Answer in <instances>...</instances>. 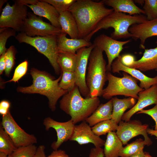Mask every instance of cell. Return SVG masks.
Returning a JSON list of instances; mask_svg holds the SVG:
<instances>
[{"label":"cell","instance_id":"cell-1","mask_svg":"<svg viewBox=\"0 0 157 157\" xmlns=\"http://www.w3.org/2000/svg\"><path fill=\"white\" fill-rule=\"evenodd\" d=\"M76 22L78 39H84L104 17L113 12L112 8H106L101 1L76 0L68 10Z\"/></svg>","mask_w":157,"mask_h":157},{"label":"cell","instance_id":"cell-2","mask_svg":"<svg viewBox=\"0 0 157 157\" xmlns=\"http://www.w3.org/2000/svg\"><path fill=\"white\" fill-rule=\"evenodd\" d=\"M30 74L33 79L32 84L27 87H19L17 88V91L24 93H37L44 95L48 99L50 108L52 111H54L59 99L68 92L59 87L62 74L58 78L54 79L46 72L34 68L31 69Z\"/></svg>","mask_w":157,"mask_h":157},{"label":"cell","instance_id":"cell-3","mask_svg":"<svg viewBox=\"0 0 157 157\" xmlns=\"http://www.w3.org/2000/svg\"><path fill=\"white\" fill-rule=\"evenodd\" d=\"M98 97L83 98L76 85L64 95L60 101V109L71 117L75 124L83 122L100 104Z\"/></svg>","mask_w":157,"mask_h":157},{"label":"cell","instance_id":"cell-4","mask_svg":"<svg viewBox=\"0 0 157 157\" xmlns=\"http://www.w3.org/2000/svg\"><path fill=\"white\" fill-rule=\"evenodd\" d=\"M147 20L146 16L142 15H131L114 11L102 19L84 39L90 42L93 36L99 30L110 28H112L114 30L111 34V37L115 40L131 37V34L129 31L130 27Z\"/></svg>","mask_w":157,"mask_h":157},{"label":"cell","instance_id":"cell-5","mask_svg":"<svg viewBox=\"0 0 157 157\" xmlns=\"http://www.w3.org/2000/svg\"><path fill=\"white\" fill-rule=\"evenodd\" d=\"M103 52L94 47L89 59L86 81L89 96L92 98L102 96L104 87L107 81L106 63Z\"/></svg>","mask_w":157,"mask_h":157},{"label":"cell","instance_id":"cell-6","mask_svg":"<svg viewBox=\"0 0 157 157\" xmlns=\"http://www.w3.org/2000/svg\"><path fill=\"white\" fill-rule=\"evenodd\" d=\"M123 76L119 77L107 72L108 83L103 90L102 96L106 99H110L117 95H124L138 99V94L144 89L137 84L138 80L128 73L123 72Z\"/></svg>","mask_w":157,"mask_h":157},{"label":"cell","instance_id":"cell-7","mask_svg":"<svg viewBox=\"0 0 157 157\" xmlns=\"http://www.w3.org/2000/svg\"><path fill=\"white\" fill-rule=\"evenodd\" d=\"M57 36L31 37L21 32L16 35L15 38L19 43H24L33 46L45 56L49 60L56 74H58L61 70L58 63L59 52Z\"/></svg>","mask_w":157,"mask_h":157},{"label":"cell","instance_id":"cell-8","mask_svg":"<svg viewBox=\"0 0 157 157\" xmlns=\"http://www.w3.org/2000/svg\"><path fill=\"white\" fill-rule=\"evenodd\" d=\"M12 6L7 3L0 16V27L9 28L21 32L28 12L27 6L15 1Z\"/></svg>","mask_w":157,"mask_h":157},{"label":"cell","instance_id":"cell-9","mask_svg":"<svg viewBox=\"0 0 157 157\" xmlns=\"http://www.w3.org/2000/svg\"><path fill=\"white\" fill-rule=\"evenodd\" d=\"M21 32L31 37L58 36L62 33L60 28L44 22L41 17L30 12L28 13Z\"/></svg>","mask_w":157,"mask_h":157},{"label":"cell","instance_id":"cell-10","mask_svg":"<svg viewBox=\"0 0 157 157\" xmlns=\"http://www.w3.org/2000/svg\"><path fill=\"white\" fill-rule=\"evenodd\" d=\"M0 124L17 147L37 143L36 137L22 129L14 120L9 110L6 115L2 116Z\"/></svg>","mask_w":157,"mask_h":157},{"label":"cell","instance_id":"cell-11","mask_svg":"<svg viewBox=\"0 0 157 157\" xmlns=\"http://www.w3.org/2000/svg\"><path fill=\"white\" fill-rule=\"evenodd\" d=\"M94 46L93 44L88 47L82 48L76 53L77 58L74 72L76 85L81 95L85 98L89 97V90L86 81V74L90 53Z\"/></svg>","mask_w":157,"mask_h":157},{"label":"cell","instance_id":"cell-12","mask_svg":"<svg viewBox=\"0 0 157 157\" xmlns=\"http://www.w3.org/2000/svg\"><path fill=\"white\" fill-rule=\"evenodd\" d=\"M131 41L130 40L123 41H118L104 34H101L95 38L93 44L94 47L104 51L107 56L108 60L106 66L107 72L111 71L112 64L120 55L123 46Z\"/></svg>","mask_w":157,"mask_h":157},{"label":"cell","instance_id":"cell-13","mask_svg":"<svg viewBox=\"0 0 157 157\" xmlns=\"http://www.w3.org/2000/svg\"><path fill=\"white\" fill-rule=\"evenodd\" d=\"M148 128V125L143 124L139 120H130L127 122L121 121L119 123L116 133L123 145L126 144L132 138L142 135L144 140L151 145L152 142L148 136L147 131Z\"/></svg>","mask_w":157,"mask_h":157},{"label":"cell","instance_id":"cell-14","mask_svg":"<svg viewBox=\"0 0 157 157\" xmlns=\"http://www.w3.org/2000/svg\"><path fill=\"white\" fill-rule=\"evenodd\" d=\"M43 124L46 130L48 131L50 128H52L56 131L57 140L53 142L51 145L53 150H57L64 142L70 140L75 125L71 119L66 122H60L50 117L45 118Z\"/></svg>","mask_w":157,"mask_h":157},{"label":"cell","instance_id":"cell-15","mask_svg":"<svg viewBox=\"0 0 157 157\" xmlns=\"http://www.w3.org/2000/svg\"><path fill=\"white\" fill-rule=\"evenodd\" d=\"M138 95L137 102L132 108L124 113L122 118L123 121L128 122L135 113L147 106L157 104V85L140 92Z\"/></svg>","mask_w":157,"mask_h":157},{"label":"cell","instance_id":"cell-16","mask_svg":"<svg viewBox=\"0 0 157 157\" xmlns=\"http://www.w3.org/2000/svg\"><path fill=\"white\" fill-rule=\"evenodd\" d=\"M69 140L75 141L80 145L92 143L95 147H101L105 142L99 136L94 134L91 126L85 121L75 125L73 134Z\"/></svg>","mask_w":157,"mask_h":157},{"label":"cell","instance_id":"cell-17","mask_svg":"<svg viewBox=\"0 0 157 157\" xmlns=\"http://www.w3.org/2000/svg\"><path fill=\"white\" fill-rule=\"evenodd\" d=\"M121 56L116 58L113 62L111 71L113 73H120V71L125 72L140 81V87L146 90L153 85H157V76L154 77L147 76L137 69L124 65L121 61Z\"/></svg>","mask_w":157,"mask_h":157},{"label":"cell","instance_id":"cell-18","mask_svg":"<svg viewBox=\"0 0 157 157\" xmlns=\"http://www.w3.org/2000/svg\"><path fill=\"white\" fill-rule=\"evenodd\" d=\"M129 31L134 40H140V47L144 49L146 40L151 37L157 36V19L133 24L130 27Z\"/></svg>","mask_w":157,"mask_h":157},{"label":"cell","instance_id":"cell-19","mask_svg":"<svg viewBox=\"0 0 157 157\" xmlns=\"http://www.w3.org/2000/svg\"><path fill=\"white\" fill-rule=\"evenodd\" d=\"M26 6L32 10L35 14L46 18L52 25L61 29L58 21L60 14L52 5L41 0L35 4Z\"/></svg>","mask_w":157,"mask_h":157},{"label":"cell","instance_id":"cell-20","mask_svg":"<svg viewBox=\"0 0 157 157\" xmlns=\"http://www.w3.org/2000/svg\"><path fill=\"white\" fill-rule=\"evenodd\" d=\"M67 34L61 33L57 36V44L59 52L76 53L79 49L88 47L93 44L84 39L69 38Z\"/></svg>","mask_w":157,"mask_h":157},{"label":"cell","instance_id":"cell-21","mask_svg":"<svg viewBox=\"0 0 157 157\" xmlns=\"http://www.w3.org/2000/svg\"><path fill=\"white\" fill-rule=\"evenodd\" d=\"M156 43L157 44V41ZM129 67L144 72L157 70V46L154 48L145 49L141 58L135 61Z\"/></svg>","mask_w":157,"mask_h":157},{"label":"cell","instance_id":"cell-22","mask_svg":"<svg viewBox=\"0 0 157 157\" xmlns=\"http://www.w3.org/2000/svg\"><path fill=\"white\" fill-rule=\"evenodd\" d=\"M104 4L111 7L115 12L127 13L131 15H145L143 10L138 7L132 0H103Z\"/></svg>","mask_w":157,"mask_h":157},{"label":"cell","instance_id":"cell-23","mask_svg":"<svg viewBox=\"0 0 157 157\" xmlns=\"http://www.w3.org/2000/svg\"><path fill=\"white\" fill-rule=\"evenodd\" d=\"M113 104L111 99L105 104H100L85 120L91 127L104 121L111 119Z\"/></svg>","mask_w":157,"mask_h":157},{"label":"cell","instance_id":"cell-24","mask_svg":"<svg viewBox=\"0 0 157 157\" xmlns=\"http://www.w3.org/2000/svg\"><path fill=\"white\" fill-rule=\"evenodd\" d=\"M58 21L62 33L68 34L71 38L78 39L77 25L70 12L67 10L60 13Z\"/></svg>","mask_w":157,"mask_h":157},{"label":"cell","instance_id":"cell-25","mask_svg":"<svg viewBox=\"0 0 157 157\" xmlns=\"http://www.w3.org/2000/svg\"><path fill=\"white\" fill-rule=\"evenodd\" d=\"M111 99L113 104L111 119L118 124L121 121L125 111L132 108L136 104V99L132 97L119 99L115 97Z\"/></svg>","mask_w":157,"mask_h":157},{"label":"cell","instance_id":"cell-26","mask_svg":"<svg viewBox=\"0 0 157 157\" xmlns=\"http://www.w3.org/2000/svg\"><path fill=\"white\" fill-rule=\"evenodd\" d=\"M123 144L116 132L108 133L103 149L104 157H118Z\"/></svg>","mask_w":157,"mask_h":157},{"label":"cell","instance_id":"cell-27","mask_svg":"<svg viewBox=\"0 0 157 157\" xmlns=\"http://www.w3.org/2000/svg\"><path fill=\"white\" fill-rule=\"evenodd\" d=\"M76 58V53L59 52L58 63L62 72H74Z\"/></svg>","mask_w":157,"mask_h":157},{"label":"cell","instance_id":"cell-28","mask_svg":"<svg viewBox=\"0 0 157 157\" xmlns=\"http://www.w3.org/2000/svg\"><path fill=\"white\" fill-rule=\"evenodd\" d=\"M146 145H150L148 142L141 138L137 139L135 141L123 147L119 152V156L130 157L143 150L144 146Z\"/></svg>","mask_w":157,"mask_h":157},{"label":"cell","instance_id":"cell-29","mask_svg":"<svg viewBox=\"0 0 157 157\" xmlns=\"http://www.w3.org/2000/svg\"><path fill=\"white\" fill-rule=\"evenodd\" d=\"M118 125L112 119L100 122L92 127V129L96 135L99 136L116 130Z\"/></svg>","mask_w":157,"mask_h":157},{"label":"cell","instance_id":"cell-30","mask_svg":"<svg viewBox=\"0 0 157 157\" xmlns=\"http://www.w3.org/2000/svg\"><path fill=\"white\" fill-rule=\"evenodd\" d=\"M17 147L9 135L0 125V151L11 155Z\"/></svg>","mask_w":157,"mask_h":157},{"label":"cell","instance_id":"cell-31","mask_svg":"<svg viewBox=\"0 0 157 157\" xmlns=\"http://www.w3.org/2000/svg\"><path fill=\"white\" fill-rule=\"evenodd\" d=\"M62 72V77L59 83V87L68 92L72 90L76 85L75 72L69 71Z\"/></svg>","mask_w":157,"mask_h":157},{"label":"cell","instance_id":"cell-32","mask_svg":"<svg viewBox=\"0 0 157 157\" xmlns=\"http://www.w3.org/2000/svg\"><path fill=\"white\" fill-rule=\"evenodd\" d=\"M143 8L147 20L157 19V0H144Z\"/></svg>","mask_w":157,"mask_h":157},{"label":"cell","instance_id":"cell-33","mask_svg":"<svg viewBox=\"0 0 157 157\" xmlns=\"http://www.w3.org/2000/svg\"><path fill=\"white\" fill-rule=\"evenodd\" d=\"M37 147L34 144L18 147L11 155L12 157H33Z\"/></svg>","mask_w":157,"mask_h":157},{"label":"cell","instance_id":"cell-34","mask_svg":"<svg viewBox=\"0 0 157 157\" xmlns=\"http://www.w3.org/2000/svg\"><path fill=\"white\" fill-rule=\"evenodd\" d=\"M17 53L16 49L13 45H11L5 53V60L6 67L5 74L6 76H9L13 68L15 63V55Z\"/></svg>","mask_w":157,"mask_h":157},{"label":"cell","instance_id":"cell-35","mask_svg":"<svg viewBox=\"0 0 157 157\" xmlns=\"http://www.w3.org/2000/svg\"><path fill=\"white\" fill-rule=\"evenodd\" d=\"M16 31L9 28H0V55L5 53L7 49L6 45L8 38L10 37L16 36Z\"/></svg>","mask_w":157,"mask_h":157},{"label":"cell","instance_id":"cell-36","mask_svg":"<svg viewBox=\"0 0 157 157\" xmlns=\"http://www.w3.org/2000/svg\"><path fill=\"white\" fill-rule=\"evenodd\" d=\"M53 6L58 13L68 10L76 0H43Z\"/></svg>","mask_w":157,"mask_h":157},{"label":"cell","instance_id":"cell-37","mask_svg":"<svg viewBox=\"0 0 157 157\" xmlns=\"http://www.w3.org/2000/svg\"><path fill=\"white\" fill-rule=\"evenodd\" d=\"M28 62L25 60L19 64L16 68L12 78L5 83L18 82L26 74L28 69Z\"/></svg>","mask_w":157,"mask_h":157},{"label":"cell","instance_id":"cell-38","mask_svg":"<svg viewBox=\"0 0 157 157\" xmlns=\"http://www.w3.org/2000/svg\"><path fill=\"white\" fill-rule=\"evenodd\" d=\"M138 114H145L150 116L155 122V130H157V104L153 108L148 110H142L137 113Z\"/></svg>","mask_w":157,"mask_h":157},{"label":"cell","instance_id":"cell-39","mask_svg":"<svg viewBox=\"0 0 157 157\" xmlns=\"http://www.w3.org/2000/svg\"><path fill=\"white\" fill-rule=\"evenodd\" d=\"M121 61L124 65L129 67L135 61L133 55L130 54H125L121 56Z\"/></svg>","mask_w":157,"mask_h":157},{"label":"cell","instance_id":"cell-40","mask_svg":"<svg viewBox=\"0 0 157 157\" xmlns=\"http://www.w3.org/2000/svg\"><path fill=\"white\" fill-rule=\"evenodd\" d=\"M89 157H104L103 149L100 147L92 148Z\"/></svg>","mask_w":157,"mask_h":157},{"label":"cell","instance_id":"cell-41","mask_svg":"<svg viewBox=\"0 0 157 157\" xmlns=\"http://www.w3.org/2000/svg\"><path fill=\"white\" fill-rule=\"evenodd\" d=\"M10 103L6 100H3L0 103V113L3 116L6 115L9 111Z\"/></svg>","mask_w":157,"mask_h":157},{"label":"cell","instance_id":"cell-42","mask_svg":"<svg viewBox=\"0 0 157 157\" xmlns=\"http://www.w3.org/2000/svg\"><path fill=\"white\" fill-rule=\"evenodd\" d=\"M47 157H69L65 151L61 150H56L53 151L51 154Z\"/></svg>","mask_w":157,"mask_h":157},{"label":"cell","instance_id":"cell-43","mask_svg":"<svg viewBox=\"0 0 157 157\" xmlns=\"http://www.w3.org/2000/svg\"><path fill=\"white\" fill-rule=\"evenodd\" d=\"M45 146L44 145H39L33 157H47L45 153Z\"/></svg>","mask_w":157,"mask_h":157},{"label":"cell","instance_id":"cell-44","mask_svg":"<svg viewBox=\"0 0 157 157\" xmlns=\"http://www.w3.org/2000/svg\"><path fill=\"white\" fill-rule=\"evenodd\" d=\"M6 53V52H5ZM5 53L2 54L0 57V74H1L3 71H5L6 63L5 60Z\"/></svg>","mask_w":157,"mask_h":157},{"label":"cell","instance_id":"cell-45","mask_svg":"<svg viewBox=\"0 0 157 157\" xmlns=\"http://www.w3.org/2000/svg\"><path fill=\"white\" fill-rule=\"evenodd\" d=\"M20 3L26 5H34L36 4L39 1L37 0H17Z\"/></svg>","mask_w":157,"mask_h":157},{"label":"cell","instance_id":"cell-46","mask_svg":"<svg viewBox=\"0 0 157 157\" xmlns=\"http://www.w3.org/2000/svg\"><path fill=\"white\" fill-rule=\"evenodd\" d=\"M144 152L143 150L139 151L138 152L132 155L130 157H144Z\"/></svg>","mask_w":157,"mask_h":157},{"label":"cell","instance_id":"cell-47","mask_svg":"<svg viewBox=\"0 0 157 157\" xmlns=\"http://www.w3.org/2000/svg\"><path fill=\"white\" fill-rule=\"evenodd\" d=\"M147 131L148 134L151 135H154L157 137V130L148 128Z\"/></svg>","mask_w":157,"mask_h":157},{"label":"cell","instance_id":"cell-48","mask_svg":"<svg viewBox=\"0 0 157 157\" xmlns=\"http://www.w3.org/2000/svg\"><path fill=\"white\" fill-rule=\"evenodd\" d=\"M134 2L142 6L144 5V0H134Z\"/></svg>","mask_w":157,"mask_h":157},{"label":"cell","instance_id":"cell-49","mask_svg":"<svg viewBox=\"0 0 157 157\" xmlns=\"http://www.w3.org/2000/svg\"><path fill=\"white\" fill-rule=\"evenodd\" d=\"M7 0H0V12H1V11L2 10L1 9L2 8V7L3 5L6 2Z\"/></svg>","mask_w":157,"mask_h":157},{"label":"cell","instance_id":"cell-50","mask_svg":"<svg viewBox=\"0 0 157 157\" xmlns=\"http://www.w3.org/2000/svg\"><path fill=\"white\" fill-rule=\"evenodd\" d=\"M8 155L7 154L4 152L0 151V157H7Z\"/></svg>","mask_w":157,"mask_h":157},{"label":"cell","instance_id":"cell-51","mask_svg":"<svg viewBox=\"0 0 157 157\" xmlns=\"http://www.w3.org/2000/svg\"><path fill=\"white\" fill-rule=\"evenodd\" d=\"M144 157H153L151 156L149 152H144Z\"/></svg>","mask_w":157,"mask_h":157},{"label":"cell","instance_id":"cell-52","mask_svg":"<svg viewBox=\"0 0 157 157\" xmlns=\"http://www.w3.org/2000/svg\"><path fill=\"white\" fill-rule=\"evenodd\" d=\"M7 157H12L11 155H8Z\"/></svg>","mask_w":157,"mask_h":157}]
</instances>
